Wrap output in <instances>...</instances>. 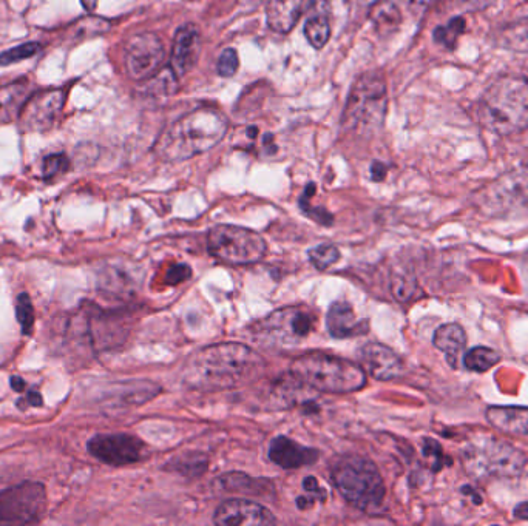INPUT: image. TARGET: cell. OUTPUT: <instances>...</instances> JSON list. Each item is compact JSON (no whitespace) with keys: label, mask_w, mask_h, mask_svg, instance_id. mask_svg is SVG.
<instances>
[{"label":"cell","mask_w":528,"mask_h":526,"mask_svg":"<svg viewBox=\"0 0 528 526\" xmlns=\"http://www.w3.org/2000/svg\"><path fill=\"white\" fill-rule=\"evenodd\" d=\"M479 122L499 136L528 129V75H505L488 85L478 102Z\"/></svg>","instance_id":"3957f363"},{"label":"cell","mask_w":528,"mask_h":526,"mask_svg":"<svg viewBox=\"0 0 528 526\" xmlns=\"http://www.w3.org/2000/svg\"><path fill=\"white\" fill-rule=\"evenodd\" d=\"M433 343L439 351L447 355L448 363L456 368L457 360L467 346V334L459 324H444L434 332Z\"/></svg>","instance_id":"7402d4cb"},{"label":"cell","mask_w":528,"mask_h":526,"mask_svg":"<svg viewBox=\"0 0 528 526\" xmlns=\"http://www.w3.org/2000/svg\"><path fill=\"white\" fill-rule=\"evenodd\" d=\"M424 454L425 457H430V459H433V462H431V465H433L434 471H439L442 466H444L445 462V456L444 452H442V448H440L439 443L436 442V440L433 439H427L424 442Z\"/></svg>","instance_id":"60d3db41"},{"label":"cell","mask_w":528,"mask_h":526,"mask_svg":"<svg viewBox=\"0 0 528 526\" xmlns=\"http://www.w3.org/2000/svg\"><path fill=\"white\" fill-rule=\"evenodd\" d=\"M339 260V249L331 243H323L309 250V261L319 270L328 269Z\"/></svg>","instance_id":"d6a6232c"},{"label":"cell","mask_w":528,"mask_h":526,"mask_svg":"<svg viewBox=\"0 0 528 526\" xmlns=\"http://www.w3.org/2000/svg\"><path fill=\"white\" fill-rule=\"evenodd\" d=\"M17 321L21 324L22 332L25 335L31 334L34 326V307L28 294H21L17 298L16 306Z\"/></svg>","instance_id":"d590c367"},{"label":"cell","mask_w":528,"mask_h":526,"mask_svg":"<svg viewBox=\"0 0 528 526\" xmlns=\"http://www.w3.org/2000/svg\"><path fill=\"white\" fill-rule=\"evenodd\" d=\"M447 10L457 11V13L471 14L481 13L487 8L493 7L496 0H440Z\"/></svg>","instance_id":"836d02e7"},{"label":"cell","mask_w":528,"mask_h":526,"mask_svg":"<svg viewBox=\"0 0 528 526\" xmlns=\"http://www.w3.org/2000/svg\"><path fill=\"white\" fill-rule=\"evenodd\" d=\"M68 169H70V161H68L67 156L62 155V153H56V155H50L45 158L42 173H44L45 179H53L56 176L64 175Z\"/></svg>","instance_id":"8d00e7d4"},{"label":"cell","mask_w":528,"mask_h":526,"mask_svg":"<svg viewBox=\"0 0 528 526\" xmlns=\"http://www.w3.org/2000/svg\"><path fill=\"white\" fill-rule=\"evenodd\" d=\"M315 328V315L305 306H288L272 312L258 326V331L277 343H300Z\"/></svg>","instance_id":"7c38bea8"},{"label":"cell","mask_w":528,"mask_h":526,"mask_svg":"<svg viewBox=\"0 0 528 526\" xmlns=\"http://www.w3.org/2000/svg\"><path fill=\"white\" fill-rule=\"evenodd\" d=\"M317 449L306 448L295 440L280 435L269 446V459L283 469H298L314 465L319 460Z\"/></svg>","instance_id":"d6986e66"},{"label":"cell","mask_w":528,"mask_h":526,"mask_svg":"<svg viewBox=\"0 0 528 526\" xmlns=\"http://www.w3.org/2000/svg\"><path fill=\"white\" fill-rule=\"evenodd\" d=\"M81 2L82 7H84L88 13H93V11L96 10V7H98V0H81Z\"/></svg>","instance_id":"681fc988"},{"label":"cell","mask_w":528,"mask_h":526,"mask_svg":"<svg viewBox=\"0 0 528 526\" xmlns=\"http://www.w3.org/2000/svg\"><path fill=\"white\" fill-rule=\"evenodd\" d=\"M479 207L495 218L528 215V164L495 179L479 193Z\"/></svg>","instance_id":"9c48e42d"},{"label":"cell","mask_w":528,"mask_h":526,"mask_svg":"<svg viewBox=\"0 0 528 526\" xmlns=\"http://www.w3.org/2000/svg\"><path fill=\"white\" fill-rule=\"evenodd\" d=\"M522 275H524L525 290H527L528 294V258L524 263V267H522Z\"/></svg>","instance_id":"f907efd6"},{"label":"cell","mask_w":528,"mask_h":526,"mask_svg":"<svg viewBox=\"0 0 528 526\" xmlns=\"http://www.w3.org/2000/svg\"><path fill=\"white\" fill-rule=\"evenodd\" d=\"M331 480L357 510L376 514L382 510L386 488L379 468L366 457L345 454L331 463Z\"/></svg>","instance_id":"277c9868"},{"label":"cell","mask_w":528,"mask_h":526,"mask_svg":"<svg viewBox=\"0 0 528 526\" xmlns=\"http://www.w3.org/2000/svg\"><path fill=\"white\" fill-rule=\"evenodd\" d=\"M305 36L315 50H322L331 38V24L328 14L317 13L305 24Z\"/></svg>","instance_id":"f1b7e54d"},{"label":"cell","mask_w":528,"mask_h":526,"mask_svg":"<svg viewBox=\"0 0 528 526\" xmlns=\"http://www.w3.org/2000/svg\"><path fill=\"white\" fill-rule=\"evenodd\" d=\"M359 2L362 5H369V7H371V5L376 4V2H379V0H359Z\"/></svg>","instance_id":"816d5d0a"},{"label":"cell","mask_w":528,"mask_h":526,"mask_svg":"<svg viewBox=\"0 0 528 526\" xmlns=\"http://www.w3.org/2000/svg\"><path fill=\"white\" fill-rule=\"evenodd\" d=\"M166 59V48L155 33H139L127 41L124 65L133 81H149L160 73Z\"/></svg>","instance_id":"8fae6325"},{"label":"cell","mask_w":528,"mask_h":526,"mask_svg":"<svg viewBox=\"0 0 528 526\" xmlns=\"http://www.w3.org/2000/svg\"><path fill=\"white\" fill-rule=\"evenodd\" d=\"M499 361H501V355L493 349L484 348V346L470 349L464 357L465 368L473 372L490 371L493 366L498 365Z\"/></svg>","instance_id":"f546056e"},{"label":"cell","mask_w":528,"mask_h":526,"mask_svg":"<svg viewBox=\"0 0 528 526\" xmlns=\"http://www.w3.org/2000/svg\"><path fill=\"white\" fill-rule=\"evenodd\" d=\"M201 54V34L197 25H183L173 39L170 70L176 78H183L198 64Z\"/></svg>","instance_id":"2e32d148"},{"label":"cell","mask_w":528,"mask_h":526,"mask_svg":"<svg viewBox=\"0 0 528 526\" xmlns=\"http://www.w3.org/2000/svg\"><path fill=\"white\" fill-rule=\"evenodd\" d=\"M102 287L113 294H129L139 283L138 277L130 272L129 267H109L101 278Z\"/></svg>","instance_id":"83f0119b"},{"label":"cell","mask_w":528,"mask_h":526,"mask_svg":"<svg viewBox=\"0 0 528 526\" xmlns=\"http://www.w3.org/2000/svg\"><path fill=\"white\" fill-rule=\"evenodd\" d=\"M462 457L468 473L473 474L476 479L519 476L527 463L522 451L490 435H479L476 439H471L465 446Z\"/></svg>","instance_id":"52a82bcc"},{"label":"cell","mask_w":528,"mask_h":526,"mask_svg":"<svg viewBox=\"0 0 528 526\" xmlns=\"http://www.w3.org/2000/svg\"><path fill=\"white\" fill-rule=\"evenodd\" d=\"M240 68V59L234 48H227L218 58L217 70L221 78H232Z\"/></svg>","instance_id":"74e56055"},{"label":"cell","mask_w":528,"mask_h":526,"mask_svg":"<svg viewBox=\"0 0 528 526\" xmlns=\"http://www.w3.org/2000/svg\"><path fill=\"white\" fill-rule=\"evenodd\" d=\"M515 516L521 520H528V502L521 503V505L516 506Z\"/></svg>","instance_id":"7dc6e473"},{"label":"cell","mask_w":528,"mask_h":526,"mask_svg":"<svg viewBox=\"0 0 528 526\" xmlns=\"http://www.w3.org/2000/svg\"><path fill=\"white\" fill-rule=\"evenodd\" d=\"M41 51V45L36 42H28V44L19 45V47L11 48L0 54V65L16 64V62L25 61V59L33 58Z\"/></svg>","instance_id":"e575fe53"},{"label":"cell","mask_w":528,"mask_h":526,"mask_svg":"<svg viewBox=\"0 0 528 526\" xmlns=\"http://www.w3.org/2000/svg\"><path fill=\"white\" fill-rule=\"evenodd\" d=\"M369 21L373 22L376 33L382 38H386V36H391L399 30L400 24H402V13L391 0H379L376 4L371 5Z\"/></svg>","instance_id":"cb8c5ba5"},{"label":"cell","mask_w":528,"mask_h":526,"mask_svg":"<svg viewBox=\"0 0 528 526\" xmlns=\"http://www.w3.org/2000/svg\"><path fill=\"white\" fill-rule=\"evenodd\" d=\"M207 250L212 257L223 263L243 266L263 260L268 246L260 233L255 230L220 224L209 230Z\"/></svg>","instance_id":"ba28073f"},{"label":"cell","mask_w":528,"mask_h":526,"mask_svg":"<svg viewBox=\"0 0 528 526\" xmlns=\"http://www.w3.org/2000/svg\"><path fill=\"white\" fill-rule=\"evenodd\" d=\"M386 172H388V169H386L385 164L376 161L374 162L373 167H371V178H373V181H377V183H380V181H383V179H385Z\"/></svg>","instance_id":"ee69618b"},{"label":"cell","mask_w":528,"mask_h":526,"mask_svg":"<svg viewBox=\"0 0 528 526\" xmlns=\"http://www.w3.org/2000/svg\"><path fill=\"white\" fill-rule=\"evenodd\" d=\"M207 466V457L201 452H186V454H181V456H175L169 463H167L166 468L173 473L181 474V476L186 477H198L201 474L206 473Z\"/></svg>","instance_id":"4316f807"},{"label":"cell","mask_w":528,"mask_h":526,"mask_svg":"<svg viewBox=\"0 0 528 526\" xmlns=\"http://www.w3.org/2000/svg\"><path fill=\"white\" fill-rule=\"evenodd\" d=\"M326 326L331 337L345 340V338H356L368 334L369 321L357 318L356 312L351 304L345 301H336L329 307L326 315Z\"/></svg>","instance_id":"ffe728a7"},{"label":"cell","mask_w":528,"mask_h":526,"mask_svg":"<svg viewBox=\"0 0 528 526\" xmlns=\"http://www.w3.org/2000/svg\"><path fill=\"white\" fill-rule=\"evenodd\" d=\"M88 452L105 465L126 466L143 462L149 448L132 434H99L87 445Z\"/></svg>","instance_id":"4fadbf2b"},{"label":"cell","mask_w":528,"mask_h":526,"mask_svg":"<svg viewBox=\"0 0 528 526\" xmlns=\"http://www.w3.org/2000/svg\"><path fill=\"white\" fill-rule=\"evenodd\" d=\"M319 0H269L266 21L275 33L286 34L294 30L303 14L308 13Z\"/></svg>","instance_id":"ac0fdd59"},{"label":"cell","mask_w":528,"mask_h":526,"mask_svg":"<svg viewBox=\"0 0 528 526\" xmlns=\"http://www.w3.org/2000/svg\"><path fill=\"white\" fill-rule=\"evenodd\" d=\"M315 193V184H308L306 186L305 195L300 198V209L303 210L305 215H308L311 220L317 221V223L322 224V226H332L334 223V216L328 212V210L323 209V207H314L309 203V198Z\"/></svg>","instance_id":"1f68e13d"},{"label":"cell","mask_w":528,"mask_h":526,"mask_svg":"<svg viewBox=\"0 0 528 526\" xmlns=\"http://www.w3.org/2000/svg\"><path fill=\"white\" fill-rule=\"evenodd\" d=\"M416 281L407 275H397L393 280V294L399 301H410L416 294Z\"/></svg>","instance_id":"f35d334b"},{"label":"cell","mask_w":528,"mask_h":526,"mask_svg":"<svg viewBox=\"0 0 528 526\" xmlns=\"http://www.w3.org/2000/svg\"><path fill=\"white\" fill-rule=\"evenodd\" d=\"M192 277V269L186 264H175V266L167 269V274L164 275V283L167 286H175V284L183 283Z\"/></svg>","instance_id":"ab89813d"},{"label":"cell","mask_w":528,"mask_h":526,"mask_svg":"<svg viewBox=\"0 0 528 526\" xmlns=\"http://www.w3.org/2000/svg\"><path fill=\"white\" fill-rule=\"evenodd\" d=\"M496 47L513 53H528V16L505 25L495 34Z\"/></svg>","instance_id":"d4e9b609"},{"label":"cell","mask_w":528,"mask_h":526,"mask_svg":"<svg viewBox=\"0 0 528 526\" xmlns=\"http://www.w3.org/2000/svg\"><path fill=\"white\" fill-rule=\"evenodd\" d=\"M407 2L408 8H410V10L413 11L414 14L420 16V14L424 13V11L427 10L428 5H430L433 0H407Z\"/></svg>","instance_id":"7bdbcfd3"},{"label":"cell","mask_w":528,"mask_h":526,"mask_svg":"<svg viewBox=\"0 0 528 526\" xmlns=\"http://www.w3.org/2000/svg\"><path fill=\"white\" fill-rule=\"evenodd\" d=\"M317 502V500L314 499V497H298L297 499V508L298 510H309V508H312L314 506V503Z\"/></svg>","instance_id":"f6af8a7d"},{"label":"cell","mask_w":528,"mask_h":526,"mask_svg":"<svg viewBox=\"0 0 528 526\" xmlns=\"http://www.w3.org/2000/svg\"><path fill=\"white\" fill-rule=\"evenodd\" d=\"M487 422L498 431L512 435H528V408L524 406H491Z\"/></svg>","instance_id":"44dd1931"},{"label":"cell","mask_w":528,"mask_h":526,"mask_svg":"<svg viewBox=\"0 0 528 526\" xmlns=\"http://www.w3.org/2000/svg\"><path fill=\"white\" fill-rule=\"evenodd\" d=\"M215 488L224 491V493H241L254 494V496H263L268 489L266 486H271L268 480L252 479L243 473H229L223 474L217 482L214 483Z\"/></svg>","instance_id":"484cf974"},{"label":"cell","mask_w":528,"mask_h":526,"mask_svg":"<svg viewBox=\"0 0 528 526\" xmlns=\"http://www.w3.org/2000/svg\"><path fill=\"white\" fill-rule=\"evenodd\" d=\"M360 361L366 372L380 382L394 380L403 374L402 360L385 344H365L360 351Z\"/></svg>","instance_id":"e0dca14e"},{"label":"cell","mask_w":528,"mask_h":526,"mask_svg":"<svg viewBox=\"0 0 528 526\" xmlns=\"http://www.w3.org/2000/svg\"><path fill=\"white\" fill-rule=\"evenodd\" d=\"M27 403L31 406H42V395L38 391L28 392Z\"/></svg>","instance_id":"bcb514c9"},{"label":"cell","mask_w":528,"mask_h":526,"mask_svg":"<svg viewBox=\"0 0 528 526\" xmlns=\"http://www.w3.org/2000/svg\"><path fill=\"white\" fill-rule=\"evenodd\" d=\"M10 385H11V388L14 389V391L24 392L25 382L24 380H22L21 377H11Z\"/></svg>","instance_id":"c3c4849f"},{"label":"cell","mask_w":528,"mask_h":526,"mask_svg":"<svg viewBox=\"0 0 528 526\" xmlns=\"http://www.w3.org/2000/svg\"><path fill=\"white\" fill-rule=\"evenodd\" d=\"M65 104V93L59 88L36 93L25 102L21 112V127L24 132L41 133L51 129L61 116Z\"/></svg>","instance_id":"5bb4252c"},{"label":"cell","mask_w":528,"mask_h":526,"mask_svg":"<svg viewBox=\"0 0 528 526\" xmlns=\"http://www.w3.org/2000/svg\"><path fill=\"white\" fill-rule=\"evenodd\" d=\"M214 522L220 526L274 525V514L257 502L251 500H226L218 506Z\"/></svg>","instance_id":"9a60e30c"},{"label":"cell","mask_w":528,"mask_h":526,"mask_svg":"<svg viewBox=\"0 0 528 526\" xmlns=\"http://www.w3.org/2000/svg\"><path fill=\"white\" fill-rule=\"evenodd\" d=\"M263 365V358L246 344H212L190 358L183 380L187 388L221 391L249 382Z\"/></svg>","instance_id":"6da1fadb"},{"label":"cell","mask_w":528,"mask_h":526,"mask_svg":"<svg viewBox=\"0 0 528 526\" xmlns=\"http://www.w3.org/2000/svg\"><path fill=\"white\" fill-rule=\"evenodd\" d=\"M291 374L306 388L331 394H348L366 386L362 368L329 354H308L297 358L292 363Z\"/></svg>","instance_id":"5b68a950"},{"label":"cell","mask_w":528,"mask_h":526,"mask_svg":"<svg viewBox=\"0 0 528 526\" xmlns=\"http://www.w3.org/2000/svg\"><path fill=\"white\" fill-rule=\"evenodd\" d=\"M303 488H305L306 493H308L309 496L314 497L317 502H325L326 497H328L325 489L320 486L319 480L315 479L314 476H308L303 480Z\"/></svg>","instance_id":"b9f144b4"},{"label":"cell","mask_w":528,"mask_h":526,"mask_svg":"<svg viewBox=\"0 0 528 526\" xmlns=\"http://www.w3.org/2000/svg\"><path fill=\"white\" fill-rule=\"evenodd\" d=\"M467 24L461 16L453 17L450 22L445 25H440L434 30V41L447 50H454L456 47L457 39L461 38L464 34Z\"/></svg>","instance_id":"4dcf8cb0"},{"label":"cell","mask_w":528,"mask_h":526,"mask_svg":"<svg viewBox=\"0 0 528 526\" xmlns=\"http://www.w3.org/2000/svg\"><path fill=\"white\" fill-rule=\"evenodd\" d=\"M47 511V494L41 483L24 482L0 493V525L41 522Z\"/></svg>","instance_id":"30bf717a"},{"label":"cell","mask_w":528,"mask_h":526,"mask_svg":"<svg viewBox=\"0 0 528 526\" xmlns=\"http://www.w3.org/2000/svg\"><path fill=\"white\" fill-rule=\"evenodd\" d=\"M28 92L30 85L27 81H17L0 87V124H7L21 115Z\"/></svg>","instance_id":"603a6c76"},{"label":"cell","mask_w":528,"mask_h":526,"mask_svg":"<svg viewBox=\"0 0 528 526\" xmlns=\"http://www.w3.org/2000/svg\"><path fill=\"white\" fill-rule=\"evenodd\" d=\"M388 108L385 79L379 73L360 76L349 92L343 112V127L349 133L371 136L382 127Z\"/></svg>","instance_id":"8992f818"},{"label":"cell","mask_w":528,"mask_h":526,"mask_svg":"<svg viewBox=\"0 0 528 526\" xmlns=\"http://www.w3.org/2000/svg\"><path fill=\"white\" fill-rule=\"evenodd\" d=\"M229 121L215 108H197L173 122L156 142V153L167 162H181L220 144Z\"/></svg>","instance_id":"7a4b0ae2"}]
</instances>
